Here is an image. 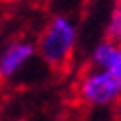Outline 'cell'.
<instances>
[{
  "label": "cell",
  "instance_id": "5",
  "mask_svg": "<svg viewBox=\"0 0 121 121\" xmlns=\"http://www.w3.org/2000/svg\"><path fill=\"white\" fill-rule=\"evenodd\" d=\"M107 35H109V39H113V41H117L121 45V13L119 10H113L111 17H109Z\"/></svg>",
  "mask_w": 121,
  "mask_h": 121
},
{
  "label": "cell",
  "instance_id": "1",
  "mask_svg": "<svg viewBox=\"0 0 121 121\" xmlns=\"http://www.w3.org/2000/svg\"><path fill=\"white\" fill-rule=\"evenodd\" d=\"M78 41V25L66 14H56L37 39V51L49 68H64Z\"/></svg>",
  "mask_w": 121,
  "mask_h": 121
},
{
  "label": "cell",
  "instance_id": "3",
  "mask_svg": "<svg viewBox=\"0 0 121 121\" xmlns=\"http://www.w3.org/2000/svg\"><path fill=\"white\" fill-rule=\"evenodd\" d=\"M37 43L31 39H13L2 47L0 53V76L4 80H13L17 74L27 68V64L37 56Z\"/></svg>",
  "mask_w": 121,
  "mask_h": 121
},
{
  "label": "cell",
  "instance_id": "4",
  "mask_svg": "<svg viewBox=\"0 0 121 121\" xmlns=\"http://www.w3.org/2000/svg\"><path fill=\"white\" fill-rule=\"evenodd\" d=\"M90 66L113 74L121 80V45L113 39H103L90 51Z\"/></svg>",
  "mask_w": 121,
  "mask_h": 121
},
{
  "label": "cell",
  "instance_id": "2",
  "mask_svg": "<svg viewBox=\"0 0 121 121\" xmlns=\"http://www.w3.org/2000/svg\"><path fill=\"white\" fill-rule=\"evenodd\" d=\"M78 101L90 109L117 107L121 103V80L101 68H86L76 82Z\"/></svg>",
  "mask_w": 121,
  "mask_h": 121
},
{
  "label": "cell",
  "instance_id": "6",
  "mask_svg": "<svg viewBox=\"0 0 121 121\" xmlns=\"http://www.w3.org/2000/svg\"><path fill=\"white\" fill-rule=\"evenodd\" d=\"M115 121H121V103L115 107Z\"/></svg>",
  "mask_w": 121,
  "mask_h": 121
},
{
  "label": "cell",
  "instance_id": "7",
  "mask_svg": "<svg viewBox=\"0 0 121 121\" xmlns=\"http://www.w3.org/2000/svg\"><path fill=\"white\" fill-rule=\"evenodd\" d=\"M115 10H119V13H121V0H115Z\"/></svg>",
  "mask_w": 121,
  "mask_h": 121
}]
</instances>
